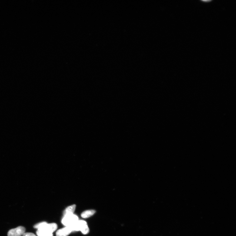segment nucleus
<instances>
[{"label": "nucleus", "instance_id": "1", "mask_svg": "<svg viewBox=\"0 0 236 236\" xmlns=\"http://www.w3.org/2000/svg\"><path fill=\"white\" fill-rule=\"evenodd\" d=\"M33 227L37 230H42L52 234L57 229V226L55 223L48 224L43 222L36 224Z\"/></svg>", "mask_w": 236, "mask_h": 236}, {"label": "nucleus", "instance_id": "2", "mask_svg": "<svg viewBox=\"0 0 236 236\" xmlns=\"http://www.w3.org/2000/svg\"><path fill=\"white\" fill-rule=\"evenodd\" d=\"M78 220V216L74 214L67 215L64 216L62 220V223L66 227H70Z\"/></svg>", "mask_w": 236, "mask_h": 236}, {"label": "nucleus", "instance_id": "3", "mask_svg": "<svg viewBox=\"0 0 236 236\" xmlns=\"http://www.w3.org/2000/svg\"><path fill=\"white\" fill-rule=\"evenodd\" d=\"M26 229L23 226H19L9 230L8 233V236H21L25 232Z\"/></svg>", "mask_w": 236, "mask_h": 236}, {"label": "nucleus", "instance_id": "4", "mask_svg": "<svg viewBox=\"0 0 236 236\" xmlns=\"http://www.w3.org/2000/svg\"><path fill=\"white\" fill-rule=\"evenodd\" d=\"M86 225H87V223L86 221L79 220L73 225L70 226V227H71L72 232L73 231H81Z\"/></svg>", "mask_w": 236, "mask_h": 236}, {"label": "nucleus", "instance_id": "5", "mask_svg": "<svg viewBox=\"0 0 236 236\" xmlns=\"http://www.w3.org/2000/svg\"><path fill=\"white\" fill-rule=\"evenodd\" d=\"M72 232L70 227H66L58 230L56 233V236H67Z\"/></svg>", "mask_w": 236, "mask_h": 236}, {"label": "nucleus", "instance_id": "6", "mask_svg": "<svg viewBox=\"0 0 236 236\" xmlns=\"http://www.w3.org/2000/svg\"><path fill=\"white\" fill-rule=\"evenodd\" d=\"M95 213V211L94 210H88L85 211L82 213L81 216L83 218H87L92 216Z\"/></svg>", "mask_w": 236, "mask_h": 236}, {"label": "nucleus", "instance_id": "7", "mask_svg": "<svg viewBox=\"0 0 236 236\" xmlns=\"http://www.w3.org/2000/svg\"><path fill=\"white\" fill-rule=\"evenodd\" d=\"M75 208V205H73L68 207L64 212V216L67 215L74 214Z\"/></svg>", "mask_w": 236, "mask_h": 236}, {"label": "nucleus", "instance_id": "8", "mask_svg": "<svg viewBox=\"0 0 236 236\" xmlns=\"http://www.w3.org/2000/svg\"><path fill=\"white\" fill-rule=\"evenodd\" d=\"M37 234L38 236H53V234L42 230H37Z\"/></svg>", "mask_w": 236, "mask_h": 236}, {"label": "nucleus", "instance_id": "9", "mask_svg": "<svg viewBox=\"0 0 236 236\" xmlns=\"http://www.w3.org/2000/svg\"><path fill=\"white\" fill-rule=\"evenodd\" d=\"M80 231L82 233L84 234H88L89 232V229L87 224L85 225Z\"/></svg>", "mask_w": 236, "mask_h": 236}, {"label": "nucleus", "instance_id": "10", "mask_svg": "<svg viewBox=\"0 0 236 236\" xmlns=\"http://www.w3.org/2000/svg\"><path fill=\"white\" fill-rule=\"evenodd\" d=\"M22 236H36L34 234L31 233H25Z\"/></svg>", "mask_w": 236, "mask_h": 236}]
</instances>
